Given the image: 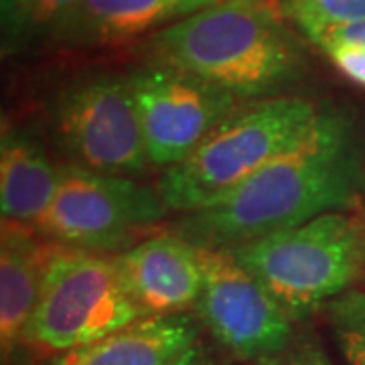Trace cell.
I'll return each mask as SVG.
<instances>
[{
  "label": "cell",
  "mask_w": 365,
  "mask_h": 365,
  "mask_svg": "<svg viewBox=\"0 0 365 365\" xmlns=\"http://www.w3.org/2000/svg\"><path fill=\"white\" fill-rule=\"evenodd\" d=\"M361 185L351 124L345 114L327 108L297 143L232 195L182 213L173 232L197 248L232 250L329 211H347L357 203Z\"/></svg>",
  "instance_id": "cell-1"
},
{
  "label": "cell",
  "mask_w": 365,
  "mask_h": 365,
  "mask_svg": "<svg viewBox=\"0 0 365 365\" xmlns=\"http://www.w3.org/2000/svg\"><path fill=\"white\" fill-rule=\"evenodd\" d=\"M280 0H220L146 37L153 66L203 79L240 100L297 81L304 55Z\"/></svg>",
  "instance_id": "cell-2"
},
{
  "label": "cell",
  "mask_w": 365,
  "mask_h": 365,
  "mask_svg": "<svg viewBox=\"0 0 365 365\" xmlns=\"http://www.w3.org/2000/svg\"><path fill=\"white\" fill-rule=\"evenodd\" d=\"M321 108L300 96H276L225 118L195 150L163 170L158 191L169 211L213 205L242 187L313 126Z\"/></svg>",
  "instance_id": "cell-3"
},
{
  "label": "cell",
  "mask_w": 365,
  "mask_h": 365,
  "mask_svg": "<svg viewBox=\"0 0 365 365\" xmlns=\"http://www.w3.org/2000/svg\"><path fill=\"white\" fill-rule=\"evenodd\" d=\"M230 252L297 323L365 272V222L349 211H329Z\"/></svg>",
  "instance_id": "cell-4"
},
{
  "label": "cell",
  "mask_w": 365,
  "mask_h": 365,
  "mask_svg": "<svg viewBox=\"0 0 365 365\" xmlns=\"http://www.w3.org/2000/svg\"><path fill=\"white\" fill-rule=\"evenodd\" d=\"M143 317L124 284L114 254L53 242L43 290L23 347L53 357L102 339Z\"/></svg>",
  "instance_id": "cell-5"
},
{
  "label": "cell",
  "mask_w": 365,
  "mask_h": 365,
  "mask_svg": "<svg viewBox=\"0 0 365 365\" xmlns=\"http://www.w3.org/2000/svg\"><path fill=\"white\" fill-rule=\"evenodd\" d=\"M167 213L158 187L69 163L61 167L57 193L35 230L69 248L120 254L144 240Z\"/></svg>",
  "instance_id": "cell-6"
},
{
  "label": "cell",
  "mask_w": 365,
  "mask_h": 365,
  "mask_svg": "<svg viewBox=\"0 0 365 365\" xmlns=\"http://www.w3.org/2000/svg\"><path fill=\"white\" fill-rule=\"evenodd\" d=\"M53 126L73 165L132 179L153 167L128 78L96 76L67 86Z\"/></svg>",
  "instance_id": "cell-7"
},
{
  "label": "cell",
  "mask_w": 365,
  "mask_h": 365,
  "mask_svg": "<svg viewBox=\"0 0 365 365\" xmlns=\"http://www.w3.org/2000/svg\"><path fill=\"white\" fill-rule=\"evenodd\" d=\"M197 250L203 288L195 309L211 337L248 364L282 351L297 335L282 304L230 250Z\"/></svg>",
  "instance_id": "cell-8"
},
{
  "label": "cell",
  "mask_w": 365,
  "mask_h": 365,
  "mask_svg": "<svg viewBox=\"0 0 365 365\" xmlns=\"http://www.w3.org/2000/svg\"><path fill=\"white\" fill-rule=\"evenodd\" d=\"M153 167L167 170L189 157L242 108V100L173 67L148 66L128 76Z\"/></svg>",
  "instance_id": "cell-9"
},
{
  "label": "cell",
  "mask_w": 365,
  "mask_h": 365,
  "mask_svg": "<svg viewBox=\"0 0 365 365\" xmlns=\"http://www.w3.org/2000/svg\"><path fill=\"white\" fill-rule=\"evenodd\" d=\"M114 258L144 317L185 314L197 307L203 288L199 250L177 232L146 235Z\"/></svg>",
  "instance_id": "cell-10"
},
{
  "label": "cell",
  "mask_w": 365,
  "mask_h": 365,
  "mask_svg": "<svg viewBox=\"0 0 365 365\" xmlns=\"http://www.w3.org/2000/svg\"><path fill=\"white\" fill-rule=\"evenodd\" d=\"M220 0H79L53 37L66 47L124 45L179 23Z\"/></svg>",
  "instance_id": "cell-11"
},
{
  "label": "cell",
  "mask_w": 365,
  "mask_h": 365,
  "mask_svg": "<svg viewBox=\"0 0 365 365\" xmlns=\"http://www.w3.org/2000/svg\"><path fill=\"white\" fill-rule=\"evenodd\" d=\"M53 242L23 223L2 222L0 234V347L13 357L23 347L37 309Z\"/></svg>",
  "instance_id": "cell-12"
},
{
  "label": "cell",
  "mask_w": 365,
  "mask_h": 365,
  "mask_svg": "<svg viewBox=\"0 0 365 365\" xmlns=\"http://www.w3.org/2000/svg\"><path fill=\"white\" fill-rule=\"evenodd\" d=\"M187 314L143 317L102 339L49 357L45 365H170L199 341Z\"/></svg>",
  "instance_id": "cell-13"
},
{
  "label": "cell",
  "mask_w": 365,
  "mask_h": 365,
  "mask_svg": "<svg viewBox=\"0 0 365 365\" xmlns=\"http://www.w3.org/2000/svg\"><path fill=\"white\" fill-rule=\"evenodd\" d=\"M61 167L31 134L4 126L0 140V207L2 222L35 227L51 205Z\"/></svg>",
  "instance_id": "cell-14"
},
{
  "label": "cell",
  "mask_w": 365,
  "mask_h": 365,
  "mask_svg": "<svg viewBox=\"0 0 365 365\" xmlns=\"http://www.w3.org/2000/svg\"><path fill=\"white\" fill-rule=\"evenodd\" d=\"M79 0H0L4 53L53 41Z\"/></svg>",
  "instance_id": "cell-15"
},
{
  "label": "cell",
  "mask_w": 365,
  "mask_h": 365,
  "mask_svg": "<svg viewBox=\"0 0 365 365\" xmlns=\"http://www.w3.org/2000/svg\"><path fill=\"white\" fill-rule=\"evenodd\" d=\"M287 19L309 41L333 29L365 21V0H280Z\"/></svg>",
  "instance_id": "cell-16"
},
{
  "label": "cell",
  "mask_w": 365,
  "mask_h": 365,
  "mask_svg": "<svg viewBox=\"0 0 365 365\" xmlns=\"http://www.w3.org/2000/svg\"><path fill=\"white\" fill-rule=\"evenodd\" d=\"M323 313L347 365H365V290L343 292Z\"/></svg>",
  "instance_id": "cell-17"
},
{
  "label": "cell",
  "mask_w": 365,
  "mask_h": 365,
  "mask_svg": "<svg viewBox=\"0 0 365 365\" xmlns=\"http://www.w3.org/2000/svg\"><path fill=\"white\" fill-rule=\"evenodd\" d=\"M248 365H333L325 347L309 335H294L282 351Z\"/></svg>",
  "instance_id": "cell-18"
},
{
  "label": "cell",
  "mask_w": 365,
  "mask_h": 365,
  "mask_svg": "<svg viewBox=\"0 0 365 365\" xmlns=\"http://www.w3.org/2000/svg\"><path fill=\"white\" fill-rule=\"evenodd\" d=\"M321 49L345 78L365 88V47L351 43H327L321 45Z\"/></svg>",
  "instance_id": "cell-19"
},
{
  "label": "cell",
  "mask_w": 365,
  "mask_h": 365,
  "mask_svg": "<svg viewBox=\"0 0 365 365\" xmlns=\"http://www.w3.org/2000/svg\"><path fill=\"white\" fill-rule=\"evenodd\" d=\"M327 43H351V45H361V47H365V21L353 23V25L339 26V29H333L327 35H323L314 45L321 47V45H327Z\"/></svg>",
  "instance_id": "cell-20"
},
{
  "label": "cell",
  "mask_w": 365,
  "mask_h": 365,
  "mask_svg": "<svg viewBox=\"0 0 365 365\" xmlns=\"http://www.w3.org/2000/svg\"><path fill=\"white\" fill-rule=\"evenodd\" d=\"M170 365H213L211 364V359L207 357V353L203 351V347H201V343H197L193 345L189 351L181 355L175 364Z\"/></svg>",
  "instance_id": "cell-21"
},
{
  "label": "cell",
  "mask_w": 365,
  "mask_h": 365,
  "mask_svg": "<svg viewBox=\"0 0 365 365\" xmlns=\"http://www.w3.org/2000/svg\"><path fill=\"white\" fill-rule=\"evenodd\" d=\"M364 274H365V272H364Z\"/></svg>",
  "instance_id": "cell-22"
}]
</instances>
